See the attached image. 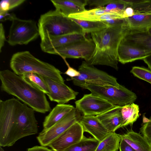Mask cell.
I'll return each mask as SVG.
<instances>
[{
  "instance_id": "74e56055",
  "label": "cell",
  "mask_w": 151,
  "mask_h": 151,
  "mask_svg": "<svg viewBox=\"0 0 151 151\" xmlns=\"http://www.w3.org/2000/svg\"><path fill=\"white\" fill-rule=\"evenodd\" d=\"M9 5V10H11L22 4L24 0H7Z\"/></svg>"
},
{
  "instance_id": "836d02e7",
  "label": "cell",
  "mask_w": 151,
  "mask_h": 151,
  "mask_svg": "<svg viewBox=\"0 0 151 151\" xmlns=\"http://www.w3.org/2000/svg\"><path fill=\"white\" fill-rule=\"evenodd\" d=\"M64 60L68 67V69L64 73L65 74L68 75L70 78L76 77L80 75V72L78 70L70 66L65 59H64Z\"/></svg>"
},
{
  "instance_id": "60d3db41",
  "label": "cell",
  "mask_w": 151,
  "mask_h": 151,
  "mask_svg": "<svg viewBox=\"0 0 151 151\" xmlns=\"http://www.w3.org/2000/svg\"><path fill=\"white\" fill-rule=\"evenodd\" d=\"M9 10V5L7 0H1L0 4V11H8Z\"/></svg>"
},
{
  "instance_id": "7c38bea8",
  "label": "cell",
  "mask_w": 151,
  "mask_h": 151,
  "mask_svg": "<svg viewBox=\"0 0 151 151\" xmlns=\"http://www.w3.org/2000/svg\"><path fill=\"white\" fill-rule=\"evenodd\" d=\"M83 127L79 121L76 122L48 146L53 151H65L80 141L84 136Z\"/></svg>"
},
{
  "instance_id": "603a6c76",
  "label": "cell",
  "mask_w": 151,
  "mask_h": 151,
  "mask_svg": "<svg viewBox=\"0 0 151 151\" xmlns=\"http://www.w3.org/2000/svg\"><path fill=\"white\" fill-rule=\"evenodd\" d=\"M126 18L131 29H147L151 27V13L135 14Z\"/></svg>"
},
{
  "instance_id": "1f68e13d",
  "label": "cell",
  "mask_w": 151,
  "mask_h": 151,
  "mask_svg": "<svg viewBox=\"0 0 151 151\" xmlns=\"http://www.w3.org/2000/svg\"><path fill=\"white\" fill-rule=\"evenodd\" d=\"M140 132L151 145V116L149 119L143 116V123L140 128Z\"/></svg>"
},
{
  "instance_id": "7402d4cb",
  "label": "cell",
  "mask_w": 151,
  "mask_h": 151,
  "mask_svg": "<svg viewBox=\"0 0 151 151\" xmlns=\"http://www.w3.org/2000/svg\"><path fill=\"white\" fill-rule=\"evenodd\" d=\"M123 139L135 151H151V145L141 134L130 129L120 135Z\"/></svg>"
},
{
  "instance_id": "b9f144b4",
  "label": "cell",
  "mask_w": 151,
  "mask_h": 151,
  "mask_svg": "<svg viewBox=\"0 0 151 151\" xmlns=\"http://www.w3.org/2000/svg\"><path fill=\"white\" fill-rule=\"evenodd\" d=\"M147 30L149 33L151 35V27L148 28Z\"/></svg>"
},
{
  "instance_id": "4dcf8cb0",
  "label": "cell",
  "mask_w": 151,
  "mask_h": 151,
  "mask_svg": "<svg viewBox=\"0 0 151 151\" xmlns=\"http://www.w3.org/2000/svg\"><path fill=\"white\" fill-rule=\"evenodd\" d=\"M130 72L135 76L151 84V70L139 66L133 67Z\"/></svg>"
},
{
  "instance_id": "8d00e7d4",
  "label": "cell",
  "mask_w": 151,
  "mask_h": 151,
  "mask_svg": "<svg viewBox=\"0 0 151 151\" xmlns=\"http://www.w3.org/2000/svg\"><path fill=\"white\" fill-rule=\"evenodd\" d=\"M6 40L5 31L3 24H0V52H1V49L4 45Z\"/></svg>"
},
{
  "instance_id": "3957f363",
  "label": "cell",
  "mask_w": 151,
  "mask_h": 151,
  "mask_svg": "<svg viewBox=\"0 0 151 151\" xmlns=\"http://www.w3.org/2000/svg\"><path fill=\"white\" fill-rule=\"evenodd\" d=\"M1 89L14 96L35 111L45 113L51 111L45 94L13 72L4 70L0 72Z\"/></svg>"
},
{
  "instance_id": "f35d334b",
  "label": "cell",
  "mask_w": 151,
  "mask_h": 151,
  "mask_svg": "<svg viewBox=\"0 0 151 151\" xmlns=\"http://www.w3.org/2000/svg\"><path fill=\"white\" fill-rule=\"evenodd\" d=\"M27 151H53L45 146H36L31 148H29Z\"/></svg>"
},
{
  "instance_id": "f546056e",
  "label": "cell",
  "mask_w": 151,
  "mask_h": 151,
  "mask_svg": "<svg viewBox=\"0 0 151 151\" xmlns=\"http://www.w3.org/2000/svg\"><path fill=\"white\" fill-rule=\"evenodd\" d=\"M127 7L128 5L123 0H111L106 6L103 7L105 10L111 12L123 15L124 10Z\"/></svg>"
},
{
  "instance_id": "5bb4252c",
  "label": "cell",
  "mask_w": 151,
  "mask_h": 151,
  "mask_svg": "<svg viewBox=\"0 0 151 151\" xmlns=\"http://www.w3.org/2000/svg\"><path fill=\"white\" fill-rule=\"evenodd\" d=\"M42 77L48 87L49 93L46 95L50 101L56 102L58 104H65L71 100L76 99L78 92L74 91L64 83Z\"/></svg>"
},
{
  "instance_id": "ba28073f",
  "label": "cell",
  "mask_w": 151,
  "mask_h": 151,
  "mask_svg": "<svg viewBox=\"0 0 151 151\" xmlns=\"http://www.w3.org/2000/svg\"><path fill=\"white\" fill-rule=\"evenodd\" d=\"M80 75L76 77L67 78L72 81L75 85L79 87L85 83L109 84L118 87L120 85L117 78L93 66L90 65L83 61L78 68Z\"/></svg>"
},
{
  "instance_id": "e575fe53",
  "label": "cell",
  "mask_w": 151,
  "mask_h": 151,
  "mask_svg": "<svg viewBox=\"0 0 151 151\" xmlns=\"http://www.w3.org/2000/svg\"><path fill=\"white\" fill-rule=\"evenodd\" d=\"M16 17L13 13H9L8 11H0V21L4 22L6 20L12 21L13 19Z\"/></svg>"
},
{
  "instance_id": "cb8c5ba5",
  "label": "cell",
  "mask_w": 151,
  "mask_h": 151,
  "mask_svg": "<svg viewBox=\"0 0 151 151\" xmlns=\"http://www.w3.org/2000/svg\"><path fill=\"white\" fill-rule=\"evenodd\" d=\"M121 139L120 134L115 132H110L99 142L95 151H118Z\"/></svg>"
},
{
  "instance_id": "d4e9b609",
  "label": "cell",
  "mask_w": 151,
  "mask_h": 151,
  "mask_svg": "<svg viewBox=\"0 0 151 151\" xmlns=\"http://www.w3.org/2000/svg\"><path fill=\"white\" fill-rule=\"evenodd\" d=\"M121 112L123 120L121 128L132 125L139 117V106L134 103L122 106Z\"/></svg>"
},
{
  "instance_id": "2e32d148",
  "label": "cell",
  "mask_w": 151,
  "mask_h": 151,
  "mask_svg": "<svg viewBox=\"0 0 151 151\" xmlns=\"http://www.w3.org/2000/svg\"><path fill=\"white\" fill-rule=\"evenodd\" d=\"M79 122L84 132L89 133L99 142L110 133L96 116H81Z\"/></svg>"
},
{
  "instance_id": "44dd1931",
  "label": "cell",
  "mask_w": 151,
  "mask_h": 151,
  "mask_svg": "<svg viewBox=\"0 0 151 151\" xmlns=\"http://www.w3.org/2000/svg\"><path fill=\"white\" fill-rule=\"evenodd\" d=\"M75 108L70 104H57L46 116L43 123L44 129H47L58 122Z\"/></svg>"
},
{
  "instance_id": "52a82bcc",
  "label": "cell",
  "mask_w": 151,
  "mask_h": 151,
  "mask_svg": "<svg viewBox=\"0 0 151 151\" xmlns=\"http://www.w3.org/2000/svg\"><path fill=\"white\" fill-rule=\"evenodd\" d=\"M40 35L36 22L32 20H24L16 17L12 21L8 42L11 46L27 45Z\"/></svg>"
},
{
  "instance_id": "ac0fdd59",
  "label": "cell",
  "mask_w": 151,
  "mask_h": 151,
  "mask_svg": "<svg viewBox=\"0 0 151 151\" xmlns=\"http://www.w3.org/2000/svg\"><path fill=\"white\" fill-rule=\"evenodd\" d=\"M149 55L145 51L121 41L118 50V61L125 64L139 60H143Z\"/></svg>"
},
{
  "instance_id": "7a4b0ae2",
  "label": "cell",
  "mask_w": 151,
  "mask_h": 151,
  "mask_svg": "<svg viewBox=\"0 0 151 151\" xmlns=\"http://www.w3.org/2000/svg\"><path fill=\"white\" fill-rule=\"evenodd\" d=\"M130 29L128 24L109 27L91 33L95 48L90 59V65H105L118 70V50L119 45Z\"/></svg>"
},
{
  "instance_id": "4fadbf2b",
  "label": "cell",
  "mask_w": 151,
  "mask_h": 151,
  "mask_svg": "<svg viewBox=\"0 0 151 151\" xmlns=\"http://www.w3.org/2000/svg\"><path fill=\"white\" fill-rule=\"evenodd\" d=\"M122 40L148 53L143 60L151 70V35L147 30L130 28Z\"/></svg>"
},
{
  "instance_id": "4316f807",
  "label": "cell",
  "mask_w": 151,
  "mask_h": 151,
  "mask_svg": "<svg viewBox=\"0 0 151 151\" xmlns=\"http://www.w3.org/2000/svg\"><path fill=\"white\" fill-rule=\"evenodd\" d=\"M24 79L45 94L49 93L48 87L42 76L33 73H24L21 76Z\"/></svg>"
},
{
  "instance_id": "484cf974",
  "label": "cell",
  "mask_w": 151,
  "mask_h": 151,
  "mask_svg": "<svg viewBox=\"0 0 151 151\" xmlns=\"http://www.w3.org/2000/svg\"><path fill=\"white\" fill-rule=\"evenodd\" d=\"M99 142L94 138H88L84 135L79 142L65 151H95Z\"/></svg>"
},
{
  "instance_id": "9a60e30c",
  "label": "cell",
  "mask_w": 151,
  "mask_h": 151,
  "mask_svg": "<svg viewBox=\"0 0 151 151\" xmlns=\"http://www.w3.org/2000/svg\"><path fill=\"white\" fill-rule=\"evenodd\" d=\"M86 35L84 33H73L47 38L41 40L40 47L44 52L50 54L57 49L85 39Z\"/></svg>"
},
{
  "instance_id": "9c48e42d",
  "label": "cell",
  "mask_w": 151,
  "mask_h": 151,
  "mask_svg": "<svg viewBox=\"0 0 151 151\" xmlns=\"http://www.w3.org/2000/svg\"><path fill=\"white\" fill-rule=\"evenodd\" d=\"M76 108L61 119L47 129H44L37 139L41 145L48 146L55 139L77 121L81 116Z\"/></svg>"
},
{
  "instance_id": "7bdbcfd3",
  "label": "cell",
  "mask_w": 151,
  "mask_h": 151,
  "mask_svg": "<svg viewBox=\"0 0 151 151\" xmlns=\"http://www.w3.org/2000/svg\"><path fill=\"white\" fill-rule=\"evenodd\" d=\"M0 151H5L1 146H0Z\"/></svg>"
},
{
  "instance_id": "8fae6325",
  "label": "cell",
  "mask_w": 151,
  "mask_h": 151,
  "mask_svg": "<svg viewBox=\"0 0 151 151\" xmlns=\"http://www.w3.org/2000/svg\"><path fill=\"white\" fill-rule=\"evenodd\" d=\"M76 108L83 116H96L115 105L93 93L86 94L75 102Z\"/></svg>"
},
{
  "instance_id": "e0dca14e",
  "label": "cell",
  "mask_w": 151,
  "mask_h": 151,
  "mask_svg": "<svg viewBox=\"0 0 151 151\" xmlns=\"http://www.w3.org/2000/svg\"><path fill=\"white\" fill-rule=\"evenodd\" d=\"M103 7L86 10L80 13L70 15L68 17L80 20L93 21H103L123 18L122 14L111 12L105 10Z\"/></svg>"
},
{
  "instance_id": "f1b7e54d",
  "label": "cell",
  "mask_w": 151,
  "mask_h": 151,
  "mask_svg": "<svg viewBox=\"0 0 151 151\" xmlns=\"http://www.w3.org/2000/svg\"><path fill=\"white\" fill-rule=\"evenodd\" d=\"M129 3L135 14L151 13V0H130Z\"/></svg>"
},
{
  "instance_id": "277c9868",
  "label": "cell",
  "mask_w": 151,
  "mask_h": 151,
  "mask_svg": "<svg viewBox=\"0 0 151 151\" xmlns=\"http://www.w3.org/2000/svg\"><path fill=\"white\" fill-rule=\"evenodd\" d=\"M10 67L17 75L21 76L33 73L57 81L64 83L61 72L53 65L36 58L28 51L14 54L10 60Z\"/></svg>"
},
{
  "instance_id": "5b68a950",
  "label": "cell",
  "mask_w": 151,
  "mask_h": 151,
  "mask_svg": "<svg viewBox=\"0 0 151 151\" xmlns=\"http://www.w3.org/2000/svg\"><path fill=\"white\" fill-rule=\"evenodd\" d=\"M38 27L41 40L69 34L84 33L82 28L72 18L56 9L41 15Z\"/></svg>"
},
{
  "instance_id": "30bf717a",
  "label": "cell",
  "mask_w": 151,
  "mask_h": 151,
  "mask_svg": "<svg viewBox=\"0 0 151 151\" xmlns=\"http://www.w3.org/2000/svg\"><path fill=\"white\" fill-rule=\"evenodd\" d=\"M95 48V45L93 39L86 37L57 49L50 54L58 55L63 60L66 58H81L87 62L92 55Z\"/></svg>"
},
{
  "instance_id": "6da1fadb",
  "label": "cell",
  "mask_w": 151,
  "mask_h": 151,
  "mask_svg": "<svg viewBox=\"0 0 151 151\" xmlns=\"http://www.w3.org/2000/svg\"><path fill=\"white\" fill-rule=\"evenodd\" d=\"M35 111L17 99L0 100V146L10 147L19 139L37 134Z\"/></svg>"
},
{
  "instance_id": "ffe728a7",
  "label": "cell",
  "mask_w": 151,
  "mask_h": 151,
  "mask_svg": "<svg viewBox=\"0 0 151 151\" xmlns=\"http://www.w3.org/2000/svg\"><path fill=\"white\" fill-rule=\"evenodd\" d=\"M55 9L63 15L68 17L70 15L86 10L87 0H51Z\"/></svg>"
},
{
  "instance_id": "ab89813d",
  "label": "cell",
  "mask_w": 151,
  "mask_h": 151,
  "mask_svg": "<svg viewBox=\"0 0 151 151\" xmlns=\"http://www.w3.org/2000/svg\"><path fill=\"white\" fill-rule=\"evenodd\" d=\"M135 14L133 9L131 7H127L123 13V18L131 17Z\"/></svg>"
},
{
  "instance_id": "83f0119b",
  "label": "cell",
  "mask_w": 151,
  "mask_h": 151,
  "mask_svg": "<svg viewBox=\"0 0 151 151\" xmlns=\"http://www.w3.org/2000/svg\"><path fill=\"white\" fill-rule=\"evenodd\" d=\"M72 19L82 28L83 32L86 34L99 31L109 27L102 21H85Z\"/></svg>"
},
{
  "instance_id": "d590c367",
  "label": "cell",
  "mask_w": 151,
  "mask_h": 151,
  "mask_svg": "<svg viewBox=\"0 0 151 151\" xmlns=\"http://www.w3.org/2000/svg\"><path fill=\"white\" fill-rule=\"evenodd\" d=\"M119 151H135L129 144L121 139L119 143Z\"/></svg>"
},
{
  "instance_id": "d6986e66",
  "label": "cell",
  "mask_w": 151,
  "mask_h": 151,
  "mask_svg": "<svg viewBox=\"0 0 151 151\" xmlns=\"http://www.w3.org/2000/svg\"><path fill=\"white\" fill-rule=\"evenodd\" d=\"M122 106L114 107L96 116L110 132H115L121 128L122 117L121 112Z\"/></svg>"
},
{
  "instance_id": "8992f818",
  "label": "cell",
  "mask_w": 151,
  "mask_h": 151,
  "mask_svg": "<svg viewBox=\"0 0 151 151\" xmlns=\"http://www.w3.org/2000/svg\"><path fill=\"white\" fill-rule=\"evenodd\" d=\"M80 87L88 90L91 93L114 105L123 106L130 104L137 98L135 93L121 85L117 87L109 84L86 83Z\"/></svg>"
},
{
  "instance_id": "d6a6232c",
  "label": "cell",
  "mask_w": 151,
  "mask_h": 151,
  "mask_svg": "<svg viewBox=\"0 0 151 151\" xmlns=\"http://www.w3.org/2000/svg\"><path fill=\"white\" fill-rule=\"evenodd\" d=\"M111 0H87V5L96 6V8L103 7L107 5Z\"/></svg>"
}]
</instances>
